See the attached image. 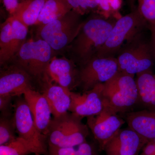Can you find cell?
<instances>
[{"instance_id": "cell-11", "label": "cell", "mask_w": 155, "mask_h": 155, "mask_svg": "<svg viewBox=\"0 0 155 155\" xmlns=\"http://www.w3.org/2000/svg\"><path fill=\"white\" fill-rule=\"evenodd\" d=\"M87 119V125L96 140L100 151L104 150L107 143L126 122L117 113L106 107L99 114Z\"/></svg>"}, {"instance_id": "cell-3", "label": "cell", "mask_w": 155, "mask_h": 155, "mask_svg": "<svg viewBox=\"0 0 155 155\" xmlns=\"http://www.w3.org/2000/svg\"><path fill=\"white\" fill-rule=\"evenodd\" d=\"M81 119L68 113L52 119L47 135L48 147H75L86 142L89 128Z\"/></svg>"}, {"instance_id": "cell-20", "label": "cell", "mask_w": 155, "mask_h": 155, "mask_svg": "<svg viewBox=\"0 0 155 155\" xmlns=\"http://www.w3.org/2000/svg\"><path fill=\"white\" fill-rule=\"evenodd\" d=\"M137 75L139 101L148 109H155V75L149 71Z\"/></svg>"}, {"instance_id": "cell-12", "label": "cell", "mask_w": 155, "mask_h": 155, "mask_svg": "<svg viewBox=\"0 0 155 155\" xmlns=\"http://www.w3.org/2000/svg\"><path fill=\"white\" fill-rule=\"evenodd\" d=\"M103 84L82 93L71 91V104L69 111L82 119L99 114L104 107L102 92Z\"/></svg>"}, {"instance_id": "cell-17", "label": "cell", "mask_w": 155, "mask_h": 155, "mask_svg": "<svg viewBox=\"0 0 155 155\" xmlns=\"http://www.w3.org/2000/svg\"><path fill=\"white\" fill-rule=\"evenodd\" d=\"M47 84L42 93L46 98L54 118L65 115L71 106V91L45 79Z\"/></svg>"}, {"instance_id": "cell-27", "label": "cell", "mask_w": 155, "mask_h": 155, "mask_svg": "<svg viewBox=\"0 0 155 155\" xmlns=\"http://www.w3.org/2000/svg\"><path fill=\"white\" fill-rule=\"evenodd\" d=\"M137 10L150 25L155 26V0H137Z\"/></svg>"}, {"instance_id": "cell-8", "label": "cell", "mask_w": 155, "mask_h": 155, "mask_svg": "<svg viewBox=\"0 0 155 155\" xmlns=\"http://www.w3.org/2000/svg\"><path fill=\"white\" fill-rule=\"evenodd\" d=\"M14 117L18 137L31 147L35 155H48L46 137L37 127L25 99L18 98L14 104Z\"/></svg>"}, {"instance_id": "cell-15", "label": "cell", "mask_w": 155, "mask_h": 155, "mask_svg": "<svg viewBox=\"0 0 155 155\" xmlns=\"http://www.w3.org/2000/svg\"><path fill=\"white\" fill-rule=\"evenodd\" d=\"M23 95L37 127L47 137L52 114L46 98L33 89L28 90Z\"/></svg>"}, {"instance_id": "cell-2", "label": "cell", "mask_w": 155, "mask_h": 155, "mask_svg": "<svg viewBox=\"0 0 155 155\" xmlns=\"http://www.w3.org/2000/svg\"><path fill=\"white\" fill-rule=\"evenodd\" d=\"M102 94L104 107L117 114L126 112L139 101L134 76L119 71L103 84Z\"/></svg>"}, {"instance_id": "cell-18", "label": "cell", "mask_w": 155, "mask_h": 155, "mask_svg": "<svg viewBox=\"0 0 155 155\" xmlns=\"http://www.w3.org/2000/svg\"><path fill=\"white\" fill-rule=\"evenodd\" d=\"M128 127L147 141L155 139V108L128 112L126 115Z\"/></svg>"}, {"instance_id": "cell-31", "label": "cell", "mask_w": 155, "mask_h": 155, "mask_svg": "<svg viewBox=\"0 0 155 155\" xmlns=\"http://www.w3.org/2000/svg\"><path fill=\"white\" fill-rule=\"evenodd\" d=\"M148 28L149 29L151 34V45L152 47L155 55V26L148 24Z\"/></svg>"}, {"instance_id": "cell-24", "label": "cell", "mask_w": 155, "mask_h": 155, "mask_svg": "<svg viewBox=\"0 0 155 155\" xmlns=\"http://www.w3.org/2000/svg\"><path fill=\"white\" fill-rule=\"evenodd\" d=\"M16 126L14 115L1 116L0 118V145L13 141L17 137L15 134Z\"/></svg>"}, {"instance_id": "cell-5", "label": "cell", "mask_w": 155, "mask_h": 155, "mask_svg": "<svg viewBox=\"0 0 155 155\" xmlns=\"http://www.w3.org/2000/svg\"><path fill=\"white\" fill-rule=\"evenodd\" d=\"M148 24L137 9L116 20L107 41L97 57L116 58L119 51L129 41L141 33Z\"/></svg>"}, {"instance_id": "cell-28", "label": "cell", "mask_w": 155, "mask_h": 155, "mask_svg": "<svg viewBox=\"0 0 155 155\" xmlns=\"http://www.w3.org/2000/svg\"><path fill=\"white\" fill-rule=\"evenodd\" d=\"M13 97L8 95L0 96V111L1 116H11L12 109L14 108L12 104V99Z\"/></svg>"}, {"instance_id": "cell-7", "label": "cell", "mask_w": 155, "mask_h": 155, "mask_svg": "<svg viewBox=\"0 0 155 155\" xmlns=\"http://www.w3.org/2000/svg\"><path fill=\"white\" fill-rule=\"evenodd\" d=\"M53 51L49 45L41 39L25 41L16 55V65L24 69L31 77L44 80L53 58Z\"/></svg>"}, {"instance_id": "cell-9", "label": "cell", "mask_w": 155, "mask_h": 155, "mask_svg": "<svg viewBox=\"0 0 155 155\" xmlns=\"http://www.w3.org/2000/svg\"><path fill=\"white\" fill-rule=\"evenodd\" d=\"M119 71L116 58L95 57L80 66L77 86H80L83 92L90 90L106 83Z\"/></svg>"}, {"instance_id": "cell-22", "label": "cell", "mask_w": 155, "mask_h": 155, "mask_svg": "<svg viewBox=\"0 0 155 155\" xmlns=\"http://www.w3.org/2000/svg\"><path fill=\"white\" fill-rule=\"evenodd\" d=\"M48 155H98L93 145L86 141L75 147H48Z\"/></svg>"}, {"instance_id": "cell-23", "label": "cell", "mask_w": 155, "mask_h": 155, "mask_svg": "<svg viewBox=\"0 0 155 155\" xmlns=\"http://www.w3.org/2000/svg\"><path fill=\"white\" fill-rule=\"evenodd\" d=\"M33 150L25 140L17 137L13 141L0 145V155H28Z\"/></svg>"}, {"instance_id": "cell-34", "label": "cell", "mask_w": 155, "mask_h": 155, "mask_svg": "<svg viewBox=\"0 0 155 155\" xmlns=\"http://www.w3.org/2000/svg\"><path fill=\"white\" fill-rule=\"evenodd\" d=\"M155 155V154H154V155Z\"/></svg>"}, {"instance_id": "cell-26", "label": "cell", "mask_w": 155, "mask_h": 155, "mask_svg": "<svg viewBox=\"0 0 155 155\" xmlns=\"http://www.w3.org/2000/svg\"><path fill=\"white\" fill-rule=\"evenodd\" d=\"M122 4V0H100L97 13L106 17L119 19L122 17L119 14Z\"/></svg>"}, {"instance_id": "cell-10", "label": "cell", "mask_w": 155, "mask_h": 155, "mask_svg": "<svg viewBox=\"0 0 155 155\" xmlns=\"http://www.w3.org/2000/svg\"><path fill=\"white\" fill-rule=\"evenodd\" d=\"M0 64L2 66L12 60L25 42L28 26L11 16L1 25Z\"/></svg>"}, {"instance_id": "cell-1", "label": "cell", "mask_w": 155, "mask_h": 155, "mask_svg": "<svg viewBox=\"0 0 155 155\" xmlns=\"http://www.w3.org/2000/svg\"><path fill=\"white\" fill-rule=\"evenodd\" d=\"M117 19L95 13L83 21L78 34L71 43L72 54L80 66L97 57Z\"/></svg>"}, {"instance_id": "cell-4", "label": "cell", "mask_w": 155, "mask_h": 155, "mask_svg": "<svg viewBox=\"0 0 155 155\" xmlns=\"http://www.w3.org/2000/svg\"><path fill=\"white\" fill-rule=\"evenodd\" d=\"M142 32L126 43L116 55L119 71L134 76L151 71L155 55L151 43L143 38Z\"/></svg>"}, {"instance_id": "cell-25", "label": "cell", "mask_w": 155, "mask_h": 155, "mask_svg": "<svg viewBox=\"0 0 155 155\" xmlns=\"http://www.w3.org/2000/svg\"><path fill=\"white\" fill-rule=\"evenodd\" d=\"M72 11L82 16L90 12L97 13L100 0H66Z\"/></svg>"}, {"instance_id": "cell-16", "label": "cell", "mask_w": 155, "mask_h": 155, "mask_svg": "<svg viewBox=\"0 0 155 155\" xmlns=\"http://www.w3.org/2000/svg\"><path fill=\"white\" fill-rule=\"evenodd\" d=\"M46 76L51 81L72 91L77 86L78 69L67 59L53 58L47 70Z\"/></svg>"}, {"instance_id": "cell-13", "label": "cell", "mask_w": 155, "mask_h": 155, "mask_svg": "<svg viewBox=\"0 0 155 155\" xmlns=\"http://www.w3.org/2000/svg\"><path fill=\"white\" fill-rule=\"evenodd\" d=\"M31 76L17 65H12L1 70L0 96L19 97L32 88Z\"/></svg>"}, {"instance_id": "cell-14", "label": "cell", "mask_w": 155, "mask_h": 155, "mask_svg": "<svg viewBox=\"0 0 155 155\" xmlns=\"http://www.w3.org/2000/svg\"><path fill=\"white\" fill-rule=\"evenodd\" d=\"M148 142L130 127L121 128L104 151L107 155H138Z\"/></svg>"}, {"instance_id": "cell-32", "label": "cell", "mask_w": 155, "mask_h": 155, "mask_svg": "<svg viewBox=\"0 0 155 155\" xmlns=\"http://www.w3.org/2000/svg\"><path fill=\"white\" fill-rule=\"evenodd\" d=\"M23 1H24V0H19V3L20 2H22Z\"/></svg>"}, {"instance_id": "cell-29", "label": "cell", "mask_w": 155, "mask_h": 155, "mask_svg": "<svg viewBox=\"0 0 155 155\" xmlns=\"http://www.w3.org/2000/svg\"><path fill=\"white\" fill-rule=\"evenodd\" d=\"M5 8L11 16L14 14L19 4V0H2Z\"/></svg>"}, {"instance_id": "cell-6", "label": "cell", "mask_w": 155, "mask_h": 155, "mask_svg": "<svg viewBox=\"0 0 155 155\" xmlns=\"http://www.w3.org/2000/svg\"><path fill=\"white\" fill-rule=\"evenodd\" d=\"M81 15L71 11L64 17L40 26L38 35L53 51H59L71 44L80 31L83 21Z\"/></svg>"}, {"instance_id": "cell-30", "label": "cell", "mask_w": 155, "mask_h": 155, "mask_svg": "<svg viewBox=\"0 0 155 155\" xmlns=\"http://www.w3.org/2000/svg\"><path fill=\"white\" fill-rule=\"evenodd\" d=\"M155 154V144L153 140L148 142L141 150V153L138 155H153Z\"/></svg>"}, {"instance_id": "cell-19", "label": "cell", "mask_w": 155, "mask_h": 155, "mask_svg": "<svg viewBox=\"0 0 155 155\" xmlns=\"http://www.w3.org/2000/svg\"><path fill=\"white\" fill-rule=\"evenodd\" d=\"M46 0H24L18 4L13 16L27 26L35 25Z\"/></svg>"}, {"instance_id": "cell-21", "label": "cell", "mask_w": 155, "mask_h": 155, "mask_svg": "<svg viewBox=\"0 0 155 155\" xmlns=\"http://www.w3.org/2000/svg\"><path fill=\"white\" fill-rule=\"evenodd\" d=\"M72 11L66 0H46L35 25L42 26L64 17Z\"/></svg>"}, {"instance_id": "cell-33", "label": "cell", "mask_w": 155, "mask_h": 155, "mask_svg": "<svg viewBox=\"0 0 155 155\" xmlns=\"http://www.w3.org/2000/svg\"><path fill=\"white\" fill-rule=\"evenodd\" d=\"M153 141L154 142L155 144V139H154L153 140Z\"/></svg>"}]
</instances>
